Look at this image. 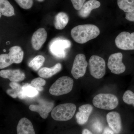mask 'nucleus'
<instances>
[{
  "instance_id": "f257e3e1",
  "label": "nucleus",
  "mask_w": 134,
  "mask_h": 134,
  "mask_svg": "<svg viewBox=\"0 0 134 134\" xmlns=\"http://www.w3.org/2000/svg\"><path fill=\"white\" fill-rule=\"evenodd\" d=\"M100 32L99 29L96 25L86 24L75 26L71 30L70 33L75 42L83 44L96 38Z\"/></svg>"
},
{
  "instance_id": "f03ea898",
  "label": "nucleus",
  "mask_w": 134,
  "mask_h": 134,
  "mask_svg": "<svg viewBox=\"0 0 134 134\" xmlns=\"http://www.w3.org/2000/svg\"><path fill=\"white\" fill-rule=\"evenodd\" d=\"M76 107L72 103L59 105L53 108L51 115L54 120L58 121H67L71 119L74 115Z\"/></svg>"
},
{
  "instance_id": "7ed1b4c3",
  "label": "nucleus",
  "mask_w": 134,
  "mask_h": 134,
  "mask_svg": "<svg viewBox=\"0 0 134 134\" xmlns=\"http://www.w3.org/2000/svg\"><path fill=\"white\" fill-rule=\"evenodd\" d=\"M92 103L97 108L106 110L115 109L119 104L117 97L111 93H99L93 98Z\"/></svg>"
},
{
  "instance_id": "20e7f679",
  "label": "nucleus",
  "mask_w": 134,
  "mask_h": 134,
  "mask_svg": "<svg viewBox=\"0 0 134 134\" xmlns=\"http://www.w3.org/2000/svg\"><path fill=\"white\" fill-rule=\"evenodd\" d=\"M74 83V80L69 77H61L51 86L49 89V92L54 96L67 94L72 91Z\"/></svg>"
},
{
  "instance_id": "39448f33",
  "label": "nucleus",
  "mask_w": 134,
  "mask_h": 134,
  "mask_svg": "<svg viewBox=\"0 0 134 134\" xmlns=\"http://www.w3.org/2000/svg\"><path fill=\"white\" fill-rule=\"evenodd\" d=\"M89 65L90 73L94 78L101 79L105 75V61L100 56L96 55L91 56L89 60Z\"/></svg>"
},
{
  "instance_id": "423d86ee",
  "label": "nucleus",
  "mask_w": 134,
  "mask_h": 134,
  "mask_svg": "<svg viewBox=\"0 0 134 134\" xmlns=\"http://www.w3.org/2000/svg\"><path fill=\"white\" fill-rule=\"evenodd\" d=\"M71 43L68 40L56 39L50 43L49 50L52 54L57 58L63 59L66 56L65 50L71 47Z\"/></svg>"
},
{
  "instance_id": "0eeeda50",
  "label": "nucleus",
  "mask_w": 134,
  "mask_h": 134,
  "mask_svg": "<svg viewBox=\"0 0 134 134\" xmlns=\"http://www.w3.org/2000/svg\"><path fill=\"white\" fill-rule=\"evenodd\" d=\"M115 43L116 46L121 50H134V32H121L115 38Z\"/></svg>"
},
{
  "instance_id": "6e6552de",
  "label": "nucleus",
  "mask_w": 134,
  "mask_h": 134,
  "mask_svg": "<svg viewBox=\"0 0 134 134\" xmlns=\"http://www.w3.org/2000/svg\"><path fill=\"white\" fill-rule=\"evenodd\" d=\"M88 65L83 54H79L76 56L71 70V74L75 79H78L85 75Z\"/></svg>"
},
{
  "instance_id": "1a4fd4ad",
  "label": "nucleus",
  "mask_w": 134,
  "mask_h": 134,
  "mask_svg": "<svg viewBox=\"0 0 134 134\" xmlns=\"http://www.w3.org/2000/svg\"><path fill=\"white\" fill-rule=\"evenodd\" d=\"M122 54L121 53L113 54L108 58V69L113 74L119 75L125 72L126 66L122 62Z\"/></svg>"
},
{
  "instance_id": "9d476101",
  "label": "nucleus",
  "mask_w": 134,
  "mask_h": 134,
  "mask_svg": "<svg viewBox=\"0 0 134 134\" xmlns=\"http://www.w3.org/2000/svg\"><path fill=\"white\" fill-rule=\"evenodd\" d=\"M38 103V105H31L29 109L32 111L37 112L41 118L46 119L48 117V113L52 110L54 103L43 99L39 100Z\"/></svg>"
},
{
  "instance_id": "9b49d317",
  "label": "nucleus",
  "mask_w": 134,
  "mask_h": 134,
  "mask_svg": "<svg viewBox=\"0 0 134 134\" xmlns=\"http://www.w3.org/2000/svg\"><path fill=\"white\" fill-rule=\"evenodd\" d=\"M107 121L109 127L114 133L119 134L122 128L121 118L119 113L115 111L108 113L106 116Z\"/></svg>"
},
{
  "instance_id": "f8f14e48",
  "label": "nucleus",
  "mask_w": 134,
  "mask_h": 134,
  "mask_svg": "<svg viewBox=\"0 0 134 134\" xmlns=\"http://www.w3.org/2000/svg\"><path fill=\"white\" fill-rule=\"evenodd\" d=\"M47 38V32L45 29L41 28L34 33L31 38V44L34 49L39 50L46 42Z\"/></svg>"
},
{
  "instance_id": "ddd939ff",
  "label": "nucleus",
  "mask_w": 134,
  "mask_h": 134,
  "mask_svg": "<svg viewBox=\"0 0 134 134\" xmlns=\"http://www.w3.org/2000/svg\"><path fill=\"white\" fill-rule=\"evenodd\" d=\"M0 76L5 79H8L11 82H18L23 81L25 75L19 69L3 70L0 71Z\"/></svg>"
},
{
  "instance_id": "4468645a",
  "label": "nucleus",
  "mask_w": 134,
  "mask_h": 134,
  "mask_svg": "<svg viewBox=\"0 0 134 134\" xmlns=\"http://www.w3.org/2000/svg\"><path fill=\"white\" fill-rule=\"evenodd\" d=\"M93 110L92 106L89 104L83 105L79 108V111L77 113L76 118L77 123L79 125H83L88 120Z\"/></svg>"
},
{
  "instance_id": "2eb2a0df",
  "label": "nucleus",
  "mask_w": 134,
  "mask_h": 134,
  "mask_svg": "<svg viewBox=\"0 0 134 134\" xmlns=\"http://www.w3.org/2000/svg\"><path fill=\"white\" fill-rule=\"evenodd\" d=\"M100 3L97 0H89L85 3L81 9L78 12L79 16L82 18H86L90 14L92 10L98 8Z\"/></svg>"
},
{
  "instance_id": "dca6fc26",
  "label": "nucleus",
  "mask_w": 134,
  "mask_h": 134,
  "mask_svg": "<svg viewBox=\"0 0 134 134\" xmlns=\"http://www.w3.org/2000/svg\"><path fill=\"white\" fill-rule=\"evenodd\" d=\"M17 134H36L31 121L27 118H22L16 127Z\"/></svg>"
},
{
  "instance_id": "f3484780",
  "label": "nucleus",
  "mask_w": 134,
  "mask_h": 134,
  "mask_svg": "<svg viewBox=\"0 0 134 134\" xmlns=\"http://www.w3.org/2000/svg\"><path fill=\"white\" fill-rule=\"evenodd\" d=\"M62 66L58 63L52 68L44 67L40 69L38 72L39 76L41 78H49L59 72L62 69Z\"/></svg>"
},
{
  "instance_id": "a211bd4d",
  "label": "nucleus",
  "mask_w": 134,
  "mask_h": 134,
  "mask_svg": "<svg viewBox=\"0 0 134 134\" xmlns=\"http://www.w3.org/2000/svg\"><path fill=\"white\" fill-rule=\"evenodd\" d=\"M38 91L31 84L26 83L22 86L21 91L18 95V97L20 99L34 97L38 95Z\"/></svg>"
},
{
  "instance_id": "6ab92c4d",
  "label": "nucleus",
  "mask_w": 134,
  "mask_h": 134,
  "mask_svg": "<svg viewBox=\"0 0 134 134\" xmlns=\"http://www.w3.org/2000/svg\"><path fill=\"white\" fill-rule=\"evenodd\" d=\"M8 54L10 59L14 63L19 64L23 61L24 52L21 48L18 46L12 47L9 49Z\"/></svg>"
},
{
  "instance_id": "aec40b11",
  "label": "nucleus",
  "mask_w": 134,
  "mask_h": 134,
  "mask_svg": "<svg viewBox=\"0 0 134 134\" xmlns=\"http://www.w3.org/2000/svg\"><path fill=\"white\" fill-rule=\"evenodd\" d=\"M69 18L66 13L60 12L56 15L55 17L54 26L57 30H62L68 23Z\"/></svg>"
},
{
  "instance_id": "412c9836",
  "label": "nucleus",
  "mask_w": 134,
  "mask_h": 134,
  "mask_svg": "<svg viewBox=\"0 0 134 134\" xmlns=\"http://www.w3.org/2000/svg\"><path fill=\"white\" fill-rule=\"evenodd\" d=\"M0 11L5 16H11L15 14L14 7L8 0H0Z\"/></svg>"
},
{
  "instance_id": "4be33fe9",
  "label": "nucleus",
  "mask_w": 134,
  "mask_h": 134,
  "mask_svg": "<svg viewBox=\"0 0 134 134\" xmlns=\"http://www.w3.org/2000/svg\"><path fill=\"white\" fill-rule=\"evenodd\" d=\"M117 5L126 13L134 10V0H117Z\"/></svg>"
},
{
  "instance_id": "5701e85b",
  "label": "nucleus",
  "mask_w": 134,
  "mask_h": 134,
  "mask_svg": "<svg viewBox=\"0 0 134 134\" xmlns=\"http://www.w3.org/2000/svg\"><path fill=\"white\" fill-rule=\"evenodd\" d=\"M45 60L44 57L43 55H37L30 62L29 66L35 71H37L43 66Z\"/></svg>"
},
{
  "instance_id": "b1692460",
  "label": "nucleus",
  "mask_w": 134,
  "mask_h": 134,
  "mask_svg": "<svg viewBox=\"0 0 134 134\" xmlns=\"http://www.w3.org/2000/svg\"><path fill=\"white\" fill-rule=\"evenodd\" d=\"M9 86L11 88L7 90V93L13 98H15L18 97L21 91L22 86L16 82H11L9 84Z\"/></svg>"
},
{
  "instance_id": "393cba45",
  "label": "nucleus",
  "mask_w": 134,
  "mask_h": 134,
  "mask_svg": "<svg viewBox=\"0 0 134 134\" xmlns=\"http://www.w3.org/2000/svg\"><path fill=\"white\" fill-rule=\"evenodd\" d=\"M46 84V81L44 79L41 77H37L31 81L30 84L38 91H41L44 90L42 86H44Z\"/></svg>"
},
{
  "instance_id": "a878e982",
  "label": "nucleus",
  "mask_w": 134,
  "mask_h": 134,
  "mask_svg": "<svg viewBox=\"0 0 134 134\" xmlns=\"http://www.w3.org/2000/svg\"><path fill=\"white\" fill-rule=\"evenodd\" d=\"M13 62L10 59L8 54H3L0 55V69L4 68L12 65Z\"/></svg>"
},
{
  "instance_id": "bb28decb",
  "label": "nucleus",
  "mask_w": 134,
  "mask_h": 134,
  "mask_svg": "<svg viewBox=\"0 0 134 134\" xmlns=\"http://www.w3.org/2000/svg\"><path fill=\"white\" fill-rule=\"evenodd\" d=\"M122 99L126 104L132 105L134 107V93L131 91L127 90L125 92Z\"/></svg>"
},
{
  "instance_id": "cd10ccee",
  "label": "nucleus",
  "mask_w": 134,
  "mask_h": 134,
  "mask_svg": "<svg viewBox=\"0 0 134 134\" xmlns=\"http://www.w3.org/2000/svg\"><path fill=\"white\" fill-rule=\"evenodd\" d=\"M15 1L22 8L28 9L32 7L33 0H15Z\"/></svg>"
},
{
  "instance_id": "c85d7f7f",
  "label": "nucleus",
  "mask_w": 134,
  "mask_h": 134,
  "mask_svg": "<svg viewBox=\"0 0 134 134\" xmlns=\"http://www.w3.org/2000/svg\"><path fill=\"white\" fill-rule=\"evenodd\" d=\"M74 8L76 10H79L83 6L86 0H70Z\"/></svg>"
},
{
  "instance_id": "c756f323",
  "label": "nucleus",
  "mask_w": 134,
  "mask_h": 134,
  "mask_svg": "<svg viewBox=\"0 0 134 134\" xmlns=\"http://www.w3.org/2000/svg\"><path fill=\"white\" fill-rule=\"evenodd\" d=\"M93 128L95 131L97 132H101L103 129V127L101 123L99 122H96L93 125Z\"/></svg>"
},
{
  "instance_id": "7c9ffc66",
  "label": "nucleus",
  "mask_w": 134,
  "mask_h": 134,
  "mask_svg": "<svg viewBox=\"0 0 134 134\" xmlns=\"http://www.w3.org/2000/svg\"><path fill=\"white\" fill-rule=\"evenodd\" d=\"M125 18L130 21H134V10L131 12L126 13Z\"/></svg>"
},
{
  "instance_id": "2f4dec72",
  "label": "nucleus",
  "mask_w": 134,
  "mask_h": 134,
  "mask_svg": "<svg viewBox=\"0 0 134 134\" xmlns=\"http://www.w3.org/2000/svg\"><path fill=\"white\" fill-rule=\"evenodd\" d=\"M103 134H114V133L113 131L111 130L108 128V127H106L104 129Z\"/></svg>"
},
{
  "instance_id": "473e14b6",
  "label": "nucleus",
  "mask_w": 134,
  "mask_h": 134,
  "mask_svg": "<svg viewBox=\"0 0 134 134\" xmlns=\"http://www.w3.org/2000/svg\"><path fill=\"white\" fill-rule=\"evenodd\" d=\"M82 134H93L90 131L87 129L83 130L82 132Z\"/></svg>"
},
{
  "instance_id": "72a5a7b5",
  "label": "nucleus",
  "mask_w": 134,
  "mask_h": 134,
  "mask_svg": "<svg viewBox=\"0 0 134 134\" xmlns=\"http://www.w3.org/2000/svg\"><path fill=\"white\" fill-rule=\"evenodd\" d=\"M38 1L40 2H43L44 0H37Z\"/></svg>"
},
{
  "instance_id": "f704fd0d",
  "label": "nucleus",
  "mask_w": 134,
  "mask_h": 134,
  "mask_svg": "<svg viewBox=\"0 0 134 134\" xmlns=\"http://www.w3.org/2000/svg\"><path fill=\"white\" fill-rule=\"evenodd\" d=\"M9 43H10L9 41H7V44H8Z\"/></svg>"
},
{
  "instance_id": "c9c22d12",
  "label": "nucleus",
  "mask_w": 134,
  "mask_h": 134,
  "mask_svg": "<svg viewBox=\"0 0 134 134\" xmlns=\"http://www.w3.org/2000/svg\"><path fill=\"white\" fill-rule=\"evenodd\" d=\"M3 52H6V50H5V49H4V50H3Z\"/></svg>"
},
{
  "instance_id": "e433bc0d",
  "label": "nucleus",
  "mask_w": 134,
  "mask_h": 134,
  "mask_svg": "<svg viewBox=\"0 0 134 134\" xmlns=\"http://www.w3.org/2000/svg\"><path fill=\"white\" fill-rule=\"evenodd\" d=\"M2 15V14L1 13V14H0V16H0V17H1Z\"/></svg>"
}]
</instances>
